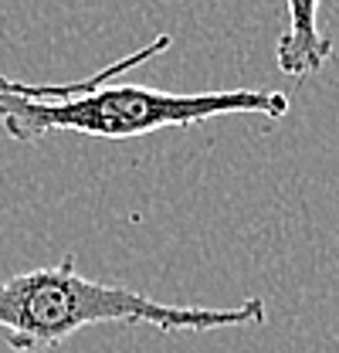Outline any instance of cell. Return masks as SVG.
I'll return each instance as SVG.
<instances>
[{
	"label": "cell",
	"mask_w": 339,
	"mask_h": 353,
	"mask_svg": "<svg viewBox=\"0 0 339 353\" xmlns=\"http://www.w3.org/2000/svg\"><path fill=\"white\" fill-rule=\"evenodd\" d=\"M170 34H160L146 48L119 58L116 65L92 75V82L68 99H24L17 79L0 82V123L21 143H34L48 132H79L95 139H132L170 126H194L217 116H268L289 112L285 92L265 88H224V92H163L146 85H109L123 72L167 51Z\"/></svg>",
	"instance_id": "cell-1"
},
{
	"label": "cell",
	"mask_w": 339,
	"mask_h": 353,
	"mask_svg": "<svg viewBox=\"0 0 339 353\" xmlns=\"http://www.w3.org/2000/svg\"><path fill=\"white\" fill-rule=\"evenodd\" d=\"M261 299L241 306H173L126 285L95 282L65 259L48 268L17 272L0 282V330L14 353H44L61 347L88 326H153L160 333H207L224 326H258Z\"/></svg>",
	"instance_id": "cell-2"
},
{
	"label": "cell",
	"mask_w": 339,
	"mask_h": 353,
	"mask_svg": "<svg viewBox=\"0 0 339 353\" xmlns=\"http://www.w3.org/2000/svg\"><path fill=\"white\" fill-rule=\"evenodd\" d=\"M319 3H289V28L278 38V68L292 79L319 72L333 58V41L316 24Z\"/></svg>",
	"instance_id": "cell-3"
},
{
	"label": "cell",
	"mask_w": 339,
	"mask_h": 353,
	"mask_svg": "<svg viewBox=\"0 0 339 353\" xmlns=\"http://www.w3.org/2000/svg\"><path fill=\"white\" fill-rule=\"evenodd\" d=\"M0 82H3V75H0Z\"/></svg>",
	"instance_id": "cell-4"
}]
</instances>
